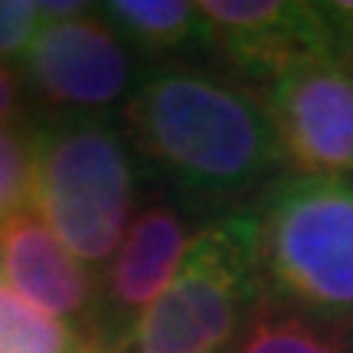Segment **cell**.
I'll return each instance as SVG.
<instances>
[{
	"label": "cell",
	"instance_id": "1",
	"mask_svg": "<svg viewBox=\"0 0 353 353\" xmlns=\"http://www.w3.org/2000/svg\"><path fill=\"white\" fill-rule=\"evenodd\" d=\"M121 128L134 154L190 200H239L285 167L265 101L200 65L144 69L121 108Z\"/></svg>",
	"mask_w": 353,
	"mask_h": 353
},
{
	"label": "cell",
	"instance_id": "2",
	"mask_svg": "<svg viewBox=\"0 0 353 353\" xmlns=\"http://www.w3.org/2000/svg\"><path fill=\"white\" fill-rule=\"evenodd\" d=\"M33 210L99 278L134 219L138 164L125 128L108 118H56L30 125Z\"/></svg>",
	"mask_w": 353,
	"mask_h": 353
},
{
	"label": "cell",
	"instance_id": "3",
	"mask_svg": "<svg viewBox=\"0 0 353 353\" xmlns=\"http://www.w3.org/2000/svg\"><path fill=\"white\" fill-rule=\"evenodd\" d=\"M265 298L259 216L226 213L193 232L174 281L112 353H229Z\"/></svg>",
	"mask_w": 353,
	"mask_h": 353
},
{
	"label": "cell",
	"instance_id": "4",
	"mask_svg": "<svg viewBox=\"0 0 353 353\" xmlns=\"http://www.w3.org/2000/svg\"><path fill=\"white\" fill-rule=\"evenodd\" d=\"M268 298L324 324H353V176H278L262 190Z\"/></svg>",
	"mask_w": 353,
	"mask_h": 353
},
{
	"label": "cell",
	"instance_id": "5",
	"mask_svg": "<svg viewBox=\"0 0 353 353\" xmlns=\"http://www.w3.org/2000/svg\"><path fill=\"white\" fill-rule=\"evenodd\" d=\"M17 65L23 88L56 118H108L141 82L134 52L101 13L46 20Z\"/></svg>",
	"mask_w": 353,
	"mask_h": 353
},
{
	"label": "cell",
	"instance_id": "6",
	"mask_svg": "<svg viewBox=\"0 0 353 353\" xmlns=\"http://www.w3.org/2000/svg\"><path fill=\"white\" fill-rule=\"evenodd\" d=\"M206 50L242 82L272 88L317 59H341V43L321 3L203 0Z\"/></svg>",
	"mask_w": 353,
	"mask_h": 353
},
{
	"label": "cell",
	"instance_id": "7",
	"mask_svg": "<svg viewBox=\"0 0 353 353\" xmlns=\"http://www.w3.org/2000/svg\"><path fill=\"white\" fill-rule=\"evenodd\" d=\"M281 161L298 176L353 174V69L317 59L265 88Z\"/></svg>",
	"mask_w": 353,
	"mask_h": 353
},
{
	"label": "cell",
	"instance_id": "8",
	"mask_svg": "<svg viewBox=\"0 0 353 353\" xmlns=\"http://www.w3.org/2000/svg\"><path fill=\"white\" fill-rule=\"evenodd\" d=\"M190 239V219L176 203L148 200L134 213L121 249L99 275V347L105 353L164 294Z\"/></svg>",
	"mask_w": 353,
	"mask_h": 353
},
{
	"label": "cell",
	"instance_id": "9",
	"mask_svg": "<svg viewBox=\"0 0 353 353\" xmlns=\"http://www.w3.org/2000/svg\"><path fill=\"white\" fill-rule=\"evenodd\" d=\"M0 278L99 347V278L56 239L33 206L0 223Z\"/></svg>",
	"mask_w": 353,
	"mask_h": 353
},
{
	"label": "cell",
	"instance_id": "10",
	"mask_svg": "<svg viewBox=\"0 0 353 353\" xmlns=\"http://www.w3.org/2000/svg\"><path fill=\"white\" fill-rule=\"evenodd\" d=\"M99 13L128 50L148 59H170L206 46V20L200 3L190 0H112L99 3Z\"/></svg>",
	"mask_w": 353,
	"mask_h": 353
},
{
	"label": "cell",
	"instance_id": "11",
	"mask_svg": "<svg viewBox=\"0 0 353 353\" xmlns=\"http://www.w3.org/2000/svg\"><path fill=\"white\" fill-rule=\"evenodd\" d=\"M229 353H353L350 330L265 298Z\"/></svg>",
	"mask_w": 353,
	"mask_h": 353
},
{
	"label": "cell",
	"instance_id": "12",
	"mask_svg": "<svg viewBox=\"0 0 353 353\" xmlns=\"http://www.w3.org/2000/svg\"><path fill=\"white\" fill-rule=\"evenodd\" d=\"M0 353H101L0 278Z\"/></svg>",
	"mask_w": 353,
	"mask_h": 353
},
{
	"label": "cell",
	"instance_id": "13",
	"mask_svg": "<svg viewBox=\"0 0 353 353\" xmlns=\"http://www.w3.org/2000/svg\"><path fill=\"white\" fill-rule=\"evenodd\" d=\"M33 206L30 125H0V223Z\"/></svg>",
	"mask_w": 353,
	"mask_h": 353
},
{
	"label": "cell",
	"instance_id": "14",
	"mask_svg": "<svg viewBox=\"0 0 353 353\" xmlns=\"http://www.w3.org/2000/svg\"><path fill=\"white\" fill-rule=\"evenodd\" d=\"M43 23L46 20L39 13V3H30V0H0V63L3 59H17L20 63Z\"/></svg>",
	"mask_w": 353,
	"mask_h": 353
},
{
	"label": "cell",
	"instance_id": "15",
	"mask_svg": "<svg viewBox=\"0 0 353 353\" xmlns=\"http://www.w3.org/2000/svg\"><path fill=\"white\" fill-rule=\"evenodd\" d=\"M23 79L17 69L0 63V125L20 121V108H23Z\"/></svg>",
	"mask_w": 353,
	"mask_h": 353
},
{
	"label": "cell",
	"instance_id": "16",
	"mask_svg": "<svg viewBox=\"0 0 353 353\" xmlns=\"http://www.w3.org/2000/svg\"><path fill=\"white\" fill-rule=\"evenodd\" d=\"M347 330H350V341H353V324H350V327H347Z\"/></svg>",
	"mask_w": 353,
	"mask_h": 353
},
{
	"label": "cell",
	"instance_id": "17",
	"mask_svg": "<svg viewBox=\"0 0 353 353\" xmlns=\"http://www.w3.org/2000/svg\"><path fill=\"white\" fill-rule=\"evenodd\" d=\"M350 69H353V59H350Z\"/></svg>",
	"mask_w": 353,
	"mask_h": 353
}]
</instances>
